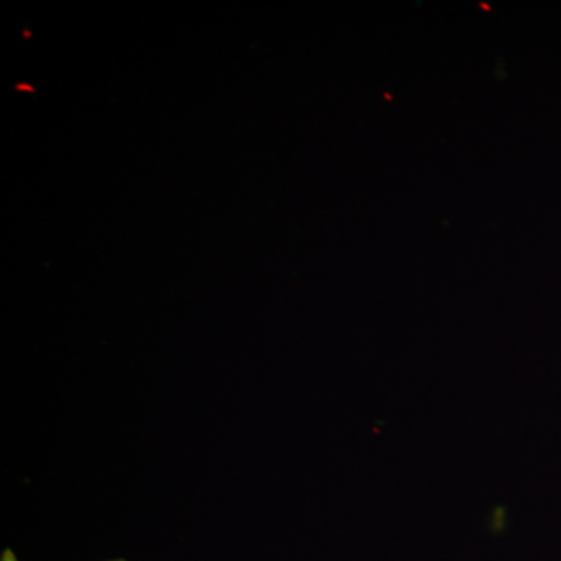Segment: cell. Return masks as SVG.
<instances>
[{"mask_svg":"<svg viewBox=\"0 0 561 561\" xmlns=\"http://www.w3.org/2000/svg\"><path fill=\"white\" fill-rule=\"evenodd\" d=\"M116 561H122V560H116Z\"/></svg>","mask_w":561,"mask_h":561,"instance_id":"obj_2","label":"cell"},{"mask_svg":"<svg viewBox=\"0 0 561 561\" xmlns=\"http://www.w3.org/2000/svg\"><path fill=\"white\" fill-rule=\"evenodd\" d=\"M0 561H20L16 559V556H14L13 552L10 551V549H7L5 552L2 553V559Z\"/></svg>","mask_w":561,"mask_h":561,"instance_id":"obj_1","label":"cell"}]
</instances>
